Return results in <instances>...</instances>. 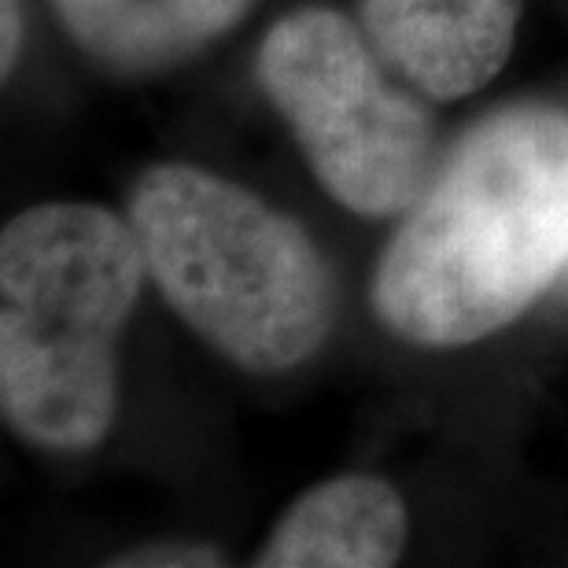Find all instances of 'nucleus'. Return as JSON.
<instances>
[{
	"mask_svg": "<svg viewBox=\"0 0 568 568\" xmlns=\"http://www.w3.org/2000/svg\"><path fill=\"white\" fill-rule=\"evenodd\" d=\"M568 270V115L509 108L454 148L395 230L373 306L395 336L465 347Z\"/></svg>",
	"mask_w": 568,
	"mask_h": 568,
	"instance_id": "obj_1",
	"label": "nucleus"
},
{
	"mask_svg": "<svg viewBox=\"0 0 568 568\" xmlns=\"http://www.w3.org/2000/svg\"><path fill=\"white\" fill-rule=\"evenodd\" d=\"M144 274L133 225L93 203H41L4 225L0 406L22 439L85 450L108 436Z\"/></svg>",
	"mask_w": 568,
	"mask_h": 568,
	"instance_id": "obj_2",
	"label": "nucleus"
},
{
	"mask_svg": "<svg viewBox=\"0 0 568 568\" xmlns=\"http://www.w3.org/2000/svg\"><path fill=\"white\" fill-rule=\"evenodd\" d=\"M148 277L247 373L300 366L333 328V281L300 225L196 166H152L130 196Z\"/></svg>",
	"mask_w": 568,
	"mask_h": 568,
	"instance_id": "obj_3",
	"label": "nucleus"
},
{
	"mask_svg": "<svg viewBox=\"0 0 568 568\" xmlns=\"http://www.w3.org/2000/svg\"><path fill=\"white\" fill-rule=\"evenodd\" d=\"M344 16L303 8L277 19L258 49V82L300 141L328 196L381 219L428 185L432 119Z\"/></svg>",
	"mask_w": 568,
	"mask_h": 568,
	"instance_id": "obj_4",
	"label": "nucleus"
},
{
	"mask_svg": "<svg viewBox=\"0 0 568 568\" xmlns=\"http://www.w3.org/2000/svg\"><path fill=\"white\" fill-rule=\"evenodd\" d=\"M373 49L432 100L476 93L503 71L520 0H362Z\"/></svg>",
	"mask_w": 568,
	"mask_h": 568,
	"instance_id": "obj_5",
	"label": "nucleus"
},
{
	"mask_svg": "<svg viewBox=\"0 0 568 568\" xmlns=\"http://www.w3.org/2000/svg\"><path fill=\"white\" fill-rule=\"evenodd\" d=\"M406 547V506L377 476H336L311 487L277 520L255 565L263 568H388Z\"/></svg>",
	"mask_w": 568,
	"mask_h": 568,
	"instance_id": "obj_6",
	"label": "nucleus"
},
{
	"mask_svg": "<svg viewBox=\"0 0 568 568\" xmlns=\"http://www.w3.org/2000/svg\"><path fill=\"white\" fill-rule=\"evenodd\" d=\"M252 0H55L74 41L119 71H155L203 49Z\"/></svg>",
	"mask_w": 568,
	"mask_h": 568,
	"instance_id": "obj_7",
	"label": "nucleus"
},
{
	"mask_svg": "<svg viewBox=\"0 0 568 568\" xmlns=\"http://www.w3.org/2000/svg\"><path fill=\"white\" fill-rule=\"evenodd\" d=\"M222 554L211 547H192V542H159V547L133 550L126 558H119L115 565H155V568H200V565H219Z\"/></svg>",
	"mask_w": 568,
	"mask_h": 568,
	"instance_id": "obj_8",
	"label": "nucleus"
},
{
	"mask_svg": "<svg viewBox=\"0 0 568 568\" xmlns=\"http://www.w3.org/2000/svg\"><path fill=\"white\" fill-rule=\"evenodd\" d=\"M19 11L11 0H4V49H0V60H4V71H11L16 63V52H19Z\"/></svg>",
	"mask_w": 568,
	"mask_h": 568,
	"instance_id": "obj_9",
	"label": "nucleus"
},
{
	"mask_svg": "<svg viewBox=\"0 0 568 568\" xmlns=\"http://www.w3.org/2000/svg\"><path fill=\"white\" fill-rule=\"evenodd\" d=\"M561 281H565V284H568V270H565V277H561Z\"/></svg>",
	"mask_w": 568,
	"mask_h": 568,
	"instance_id": "obj_10",
	"label": "nucleus"
}]
</instances>
